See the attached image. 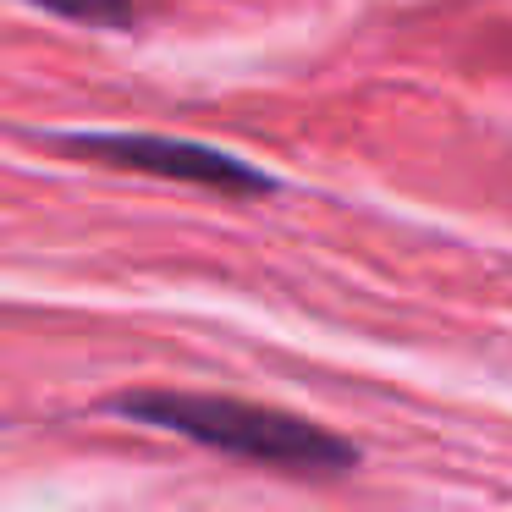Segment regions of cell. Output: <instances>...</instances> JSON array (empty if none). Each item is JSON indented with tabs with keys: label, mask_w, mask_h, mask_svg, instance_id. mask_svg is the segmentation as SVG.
<instances>
[{
	"label": "cell",
	"mask_w": 512,
	"mask_h": 512,
	"mask_svg": "<svg viewBox=\"0 0 512 512\" xmlns=\"http://www.w3.org/2000/svg\"><path fill=\"white\" fill-rule=\"evenodd\" d=\"M111 413L182 435L193 446H210V452L248 457L259 468H276V474L336 479L358 463V446L331 435L325 424L287 408H265V402L215 397V391H122V397H111Z\"/></svg>",
	"instance_id": "1"
},
{
	"label": "cell",
	"mask_w": 512,
	"mask_h": 512,
	"mask_svg": "<svg viewBox=\"0 0 512 512\" xmlns=\"http://www.w3.org/2000/svg\"><path fill=\"white\" fill-rule=\"evenodd\" d=\"M67 155L94 160V166L138 171V177L160 182H188V188H210L226 199H265L281 182L270 171L248 166L243 155L215 144H193V138H166V133H61L56 138Z\"/></svg>",
	"instance_id": "2"
},
{
	"label": "cell",
	"mask_w": 512,
	"mask_h": 512,
	"mask_svg": "<svg viewBox=\"0 0 512 512\" xmlns=\"http://www.w3.org/2000/svg\"><path fill=\"white\" fill-rule=\"evenodd\" d=\"M39 12H56L67 23H83V28H127L133 23V0H28Z\"/></svg>",
	"instance_id": "3"
}]
</instances>
